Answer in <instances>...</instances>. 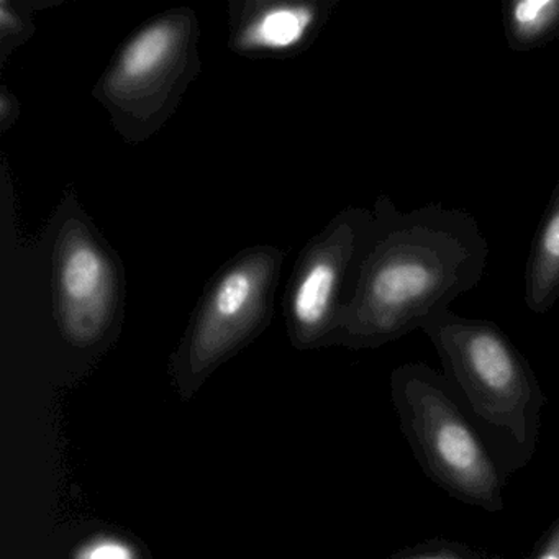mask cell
<instances>
[{
	"instance_id": "cell-4",
	"label": "cell",
	"mask_w": 559,
	"mask_h": 559,
	"mask_svg": "<svg viewBox=\"0 0 559 559\" xmlns=\"http://www.w3.org/2000/svg\"><path fill=\"white\" fill-rule=\"evenodd\" d=\"M64 325L78 343L100 335L109 316L110 271L103 254L87 243L68 250L61 266Z\"/></svg>"
},
{
	"instance_id": "cell-11",
	"label": "cell",
	"mask_w": 559,
	"mask_h": 559,
	"mask_svg": "<svg viewBox=\"0 0 559 559\" xmlns=\"http://www.w3.org/2000/svg\"><path fill=\"white\" fill-rule=\"evenodd\" d=\"M394 559H499L496 556L483 555L466 546L454 545V543H424V545L408 548Z\"/></svg>"
},
{
	"instance_id": "cell-2",
	"label": "cell",
	"mask_w": 559,
	"mask_h": 559,
	"mask_svg": "<svg viewBox=\"0 0 559 559\" xmlns=\"http://www.w3.org/2000/svg\"><path fill=\"white\" fill-rule=\"evenodd\" d=\"M424 333L476 417L532 451L546 399L532 366L502 329L450 309L430 320Z\"/></svg>"
},
{
	"instance_id": "cell-6",
	"label": "cell",
	"mask_w": 559,
	"mask_h": 559,
	"mask_svg": "<svg viewBox=\"0 0 559 559\" xmlns=\"http://www.w3.org/2000/svg\"><path fill=\"white\" fill-rule=\"evenodd\" d=\"M559 300V181L539 222L525 267V304L536 316Z\"/></svg>"
},
{
	"instance_id": "cell-8",
	"label": "cell",
	"mask_w": 559,
	"mask_h": 559,
	"mask_svg": "<svg viewBox=\"0 0 559 559\" xmlns=\"http://www.w3.org/2000/svg\"><path fill=\"white\" fill-rule=\"evenodd\" d=\"M176 50V32L171 25L159 24L143 31L123 51L117 68L120 90L142 87L165 70Z\"/></svg>"
},
{
	"instance_id": "cell-12",
	"label": "cell",
	"mask_w": 559,
	"mask_h": 559,
	"mask_svg": "<svg viewBox=\"0 0 559 559\" xmlns=\"http://www.w3.org/2000/svg\"><path fill=\"white\" fill-rule=\"evenodd\" d=\"M530 559H559V519L549 525L545 535L536 543Z\"/></svg>"
},
{
	"instance_id": "cell-3",
	"label": "cell",
	"mask_w": 559,
	"mask_h": 559,
	"mask_svg": "<svg viewBox=\"0 0 559 559\" xmlns=\"http://www.w3.org/2000/svg\"><path fill=\"white\" fill-rule=\"evenodd\" d=\"M392 397L425 474L460 502L503 510L499 469L460 411L450 381L424 362H407L392 374Z\"/></svg>"
},
{
	"instance_id": "cell-1",
	"label": "cell",
	"mask_w": 559,
	"mask_h": 559,
	"mask_svg": "<svg viewBox=\"0 0 559 559\" xmlns=\"http://www.w3.org/2000/svg\"><path fill=\"white\" fill-rule=\"evenodd\" d=\"M489 251L479 222L463 209L428 204L404 212L379 199L343 316L349 336L378 346L424 330L480 283Z\"/></svg>"
},
{
	"instance_id": "cell-5",
	"label": "cell",
	"mask_w": 559,
	"mask_h": 559,
	"mask_svg": "<svg viewBox=\"0 0 559 559\" xmlns=\"http://www.w3.org/2000/svg\"><path fill=\"white\" fill-rule=\"evenodd\" d=\"M257 297V284L250 271H234L217 287L212 300L211 319L202 326L192 349V362L201 369L214 361L237 336V326L247 319Z\"/></svg>"
},
{
	"instance_id": "cell-7",
	"label": "cell",
	"mask_w": 559,
	"mask_h": 559,
	"mask_svg": "<svg viewBox=\"0 0 559 559\" xmlns=\"http://www.w3.org/2000/svg\"><path fill=\"white\" fill-rule=\"evenodd\" d=\"M503 34L515 53H530L559 38V0H510L502 4Z\"/></svg>"
},
{
	"instance_id": "cell-10",
	"label": "cell",
	"mask_w": 559,
	"mask_h": 559,
	"mask_svg": "<svg viewBox=\"0 0 559 559\" xmlns=\"http://www.w3.org/2000/svg\"><path fill=\"white\" fill-rule=\"evenodd\" d=\"M73 559H139L135 546L116 536H96L74 551Z\"/></svg>"
},
{
	"instance_id": "cell-9",
	"label": "cell",
	"mask_w": 559,
	"mask_h": 559,
	"mask_svg": "<svg viewBox=\"0 0 559 559\" xmlns=\"http://www.w3.org/2000/svg\"><path fill=\"white\" fill-rule=\"evenodd\" d=\"M312 9L306 8H280L266 12L258 19L247 34L245 44L248 47L270 48V50H284L294 47L302 40L307 28L312 25Z\"/></svg>"
}]
</instances>
